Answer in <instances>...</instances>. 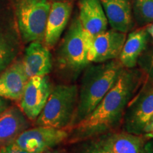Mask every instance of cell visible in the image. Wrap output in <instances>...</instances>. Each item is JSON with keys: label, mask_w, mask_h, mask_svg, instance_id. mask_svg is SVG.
<instances>
[{"label": "cell", "mask_w": 153, "mask_h": 153, "mask_svg": "<svg viewBox=\"0 0 153 153\" xmlns=\"http://www.w3.org/2000/svg\"><path fill=\"white\" fill-rule=\"evenodd\" d=\"M143 74L128 69L87 117L70 128L71 142H79L115 131L122 124L128 104L142 84Z\"/></svg>", "instance_id": "obj_1"}, {"label": "cell", "mask_w": 153, "mask_h": 153, "mask_svg": "<svg viewBox=\"0 0 153 153\" xmlns=\"http://www.w3.org/2000/svg\"><path fill=\"white\" fill-rule=\"evenodd\" d=\"M124 68L120 61L114 60L87 68L78 89L77 105L70 128L94 110L117 82Z\"/></svg>", "instance_id": "obj_2"}, {"label": "cell", "mask_w": 153, "mask_h": 153, "mask_svg": "<svg viewBox=\"0 0 153 153\" xmlns=\"http://www.w3.org/2000/svg\"><path fill=\"white\" fill-rule=\"evenodd\" d=\"M78 100V87L60 85L52 89L43 110L36 118L38 126L64 129L70 128Z\"/></svg>", "instance_id": "obj_3"}, {"label": "cell", "mask_w": 153, "mask_h": 153, "mask_svg": "<svg viewBox=\"0 0 153 153\" xmlns=\"http://www.w3.org/2000/svg\"><path fill=\"white\" fill-rule=\"evenodd\" d=\"M51 4L48 0H18L16 15L24 41H43Z\"/></svg>", "instance_id": "obj_4"}, {"label": "cell", "mask_w": 153, "mask_h": 153, "mask_svg": "<svg viewBox=\"0 0 153 153\" xmlns=\"http://www.w3.org/2000/svg\"><path fill=\"white\" fill-rule=\"evenodd\" d=\"M92 38L84 30L79 19H74L67 32L60 52L61 65L79 71L89 64L88 53Z\"/></svg>", "instance_id": "obj_5"}, {"label": "cell", "mask_w": 153, "mask_h": 153, "mask_svg": "<svg viewBox=\"0 0 153 153\" xmlns=\"http://www.w3.org/2000/svg\"><path fill=\"white\" fill-rule=\"evenodd\" d=\"M153 117V85H145L126 107L122 126L123 131L143 135L145 126Z\"/></svg>", "instance_id": "obj_6"}, {"label": "cell", "mask_w": 153, "mask_h": 153, "mask_svg": "<svg viewBox=\"0 0 153 153\" xmlns=\"http://www.w3.org/2000/svg\"><path fill=\"white\" fill-rule=\"evenodd\" d=\"M68 137L69 133L65 129L38 126L22 132L14 143L29 153H44Z\"/></svg>", "instance_id": "obj_7"}, {"label": "cell", "mask_w": 153, "mask_h": 153, "mask_svg": "<svg viewBox=\"0 0 153 153\" xmlns=\"http://www.w3.org/2000/svg\"><path fill=\"white\" fill-rule=\"evenodd\" d=\"M93 146L110 153H153V148L143 135H135L127 132H110L99 135Z\"/></svg>", "instance_id": "obj_8"}, {"label": "cell", "mask_w": 153, "mask_h": 153, "mask_svg": "<svg viewBox=\"0 0 153 153\" xmlns=\"http://www.w3.org/2000/svg\"><path fill=\"white\" fill-rule=\"evenodd\" d=\"M51 84L48 76H33L28 79L20 101V107L25 116L36 120L43 110L51 94Z\"/></svg>", "instance_id": "obj_9"}, {"label": "cell", "mask_w": 153, "mask_h": 153, "mask_svg": "<svg viewBox=\"0 0 153 153\" xmlns=\"http://www.w3.org/2000/svg\"><path fill=\"white\" fill-rule=\"evenodd\" d=\"M126 40V33L114 29L94 36L88 53L89 62H105L119 57Z\"/></svg>", "instance_id": "obj_10"}, {"label": "cell", "mask_w": 153, "mask_h": 153, "mask_svg": "<svg viewBox=\"0 0 153 153\" xmlns=\"http://www.w3.org/2000/svg\"><path fill=\"white\" fill-rule=\"evenodd\" d=\"M72 6L70 1H55L51 6L43 41L48 48L57 43L71 15Z\"/></svg>", "instance_id": "obj_11"}, {"label": "cell", "mask_w": 153, "mask_h": 153, "mask_svg": "<svg viewBox=\"0 0 153 153\" xmlns=\"http://www.w3.org/2000/svg\"><path fill=\"white\" fill-rule=\"evenodd\" d=\"M79 20L84 30L94 38L107 30L108 20L100 0H80Z\"/></svg>", "instance_id": "obj_12"}, {"label": "cell", "mask_w": 153, "mask_h": 153, "mask_svg": "<svg viewBox=\"0 0 153 153\" xmlns=\"http://www.w3.org/2000/svg\"><path fill=\"white\" fill-rule=\"evenodd\" d=\"M22 64L28 78L47 75L52 69L51 53L41 42H31L25 51Z\"/></svg>", "instance_id": "obj_13"}, {"label": "cell", "mask_w": 153, "mask_h": 153, "mask_svg": "<svg viewBox=\"0 0 153 153\" xmlns=\"http://www.w3.org/2000/svg\"><path fill=\"white\" fill-rule=\"evenodd\" d=\"M28 79L22 62H17L7 67L0 73V97L19 101Z\"/></svg>", "instance_id": "obj_14"}, {"label": "cell", "mask_w": 153, "mask_h": 153, "mask_svg": "<svg viewBox=\"0 0 153 153\" xmlns=\"http://www.w3.org/2000/svg\"><path fill=\"white\" fill-rule=\"evenodd\" d=\"M112 29L126 33L133 27L131 0H100Z\"/></svg>", "instance_id": "obj_15"}, {"label": "cell", "mask_w": 153, "mask_h": 153, "mask_svg": "<svg viewBox=\"0 0 153 153\" xmlns=\"http://www.w3.org/2000/svg\"><path fill=\"white\" fill-rule=\"evenodd\" d=\"M29 127L26 116L16 107L7 108L0 114V143L9 144Z\"/></svg>", "instance_id": "obj_16"}, {"label": "cell", "mask_w": 153, "mask_h": 153, "mask_svg": "<svg viewBox=\"0 0 153 153\" xmlns=\"http://www.w3.org/2000/svg\"><path fill=\"white\" fill-rule=\"evenodd\" d=\"M148 32L139 29L131 32L126 40L119 56V61L125 68L132 69L136 65L140 55L147 45Z\"/></svg>", "instance_id": "obj_17"}, {"label": "cell", "mask_w": 153, "mask_h": 153, "mask_svg": "<svg viewBox=\"0 0 153 153\" xmlns=\"http://www.w3.org/2000/svg\"><path fill=\"white\" fill-rule=\"evenodd\" d=\"M131 4L140 24L153 22V0H132Z\"/></svg>", "instance_id": "obj_18"}, {"label": "cell", "mask_w": 153, "mask_h": 153, "mask_svg": "<svg viewBox=\"0 0 153 153\" xmlns=\"http://www.w3.org/2000/svg\"><path fill=\"white\" fill-rule=\"evenodd\" d=\"M14 55L15 51L11 43L0 33V73L9 67Z\"/></svg>", "instance_id": "obj_19"}, {"label": "cell", "mask_w": 153, "mask_h": 153, "mask_svg": "<svg viewBox=\"0 0 153 153\" xmlns=\"http://www.w3.org/2000/svg\"><path fill=\"white\" fill-rule=\"evenodd\" d=\"M0 153H29L17 145L14 142L5 145L0 148Z\"/></svg>", "instance_id": "obj_20"}, {"label": "cell", "mask_w": 153, "mask_h": 153, "mask_svg": "<svg viewBox=\"0 0 153 153\" xmlns=\"http://www.w3.org/2000/svg\"><path fill=\"white\" fill-rule=\"evenodd\" d=\"M143 136L146 139L153 138V117L150 120V121L145 126L143 130Z\"/></svg>", "instance_id": "obj_21"}, {"label": "cell", "mask_w": 153, "mask_h": 153, "mask_svg": "<svg viewBox=\"0 0 153 153\" xmlns=\"http://www.w3.org/2000/svg\"><path fill=\"white\" fill-rule=\"evenodd\" d=\"M8 107V101L6 100V99L0 97V114H1L5 110H7Z\"/></svg>", "instance_id": "obj_22"}, {"label": "cell", "mask_w": 153, "mask_h": 153, "mask_svg": "<svg viewBox=\"0 0 153 153\" xmlns=\"http://www.w3.org/2000/svg\"><path fill=\"white\" fill-rule=\"evenodd\" d=\"M86 153H110V152H107V151L103 150V149H101L100 148H98V147H95L92 145V147H91L90 150Z\"/></svg>", "instance_id": "obj_23"}, {"label": "cell", "mask_w": 153, "mask_h": 153, "mask_svg": "<svg viewBox=\"0 0 153 153\" xmlns=\"http://www.w3.org/2000/svg\"><path fill=\"white\" fill-rule=\"evenodd\" d=\"M146 30L148 33L150 34V36H152L153 39V24H150V26H148V27H147Z\"/></svg>", "instance_id": "obj_24"}, {"label": "cell", "mask_w": 153, "mask_h": 153, "mask_svg": "<svg viewBox=\"0 0 153 153\" xmlns=\"http://www.w3.org/2000/svg\"><path fill=\"white\" fill-rule=\"evenodd\" d=\"M150 76L152 79H153V57L152 59V62H151V65L150 69Z\"/></svg>", "instance_id": "obj_25"}, {"label": "cell", "mask_w": 153, "mask_h": 153, "mask_svg": "<svg viewBox=\"0 0 153 153\" xmlns=\"http://www.w3.org/2000/svg\"><path fill=\"white\" fill-rule=\"evenodd\" d=\"M44 153H60V152H57V151H46V152Z\"/></svg>", "instance_id": "obj_26"}]
</instances>
